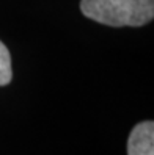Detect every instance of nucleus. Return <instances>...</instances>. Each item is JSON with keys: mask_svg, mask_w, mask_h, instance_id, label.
<instances>
[{"mask_svg": "<svg viewBox=\"0 0 154 155\" xmlns=\"http://www.w3.org/2000/svg\"><path fill=\"white\" fill-rule=\"evenodd\" d=\"M80 10L108 27H142L152 21L154 0H82Z\"/></svg>", "mask_w": 154, "mask_h": 155, "instance_id": "f257e3e1", "label": "nucleus"}, {"mask_svg": "<svg viewBox=\"0 0 154 155\" xmlns=\"http://www.w3.org/2000/svg\"><path fill=\"white\" fill-rule=\"evenodd\" d=\"M128 155H154V122L143 121L128 138Z\"/></svg>", "mask_w": 154, "mask_h": 155, "instance_id": "f03ea898", "label": "nucleus"}, {"mask_svg": "<svg viewBox=\"0 0 154 155\" xmlns=\"http://www.w3.org/2000/svg\"><path fill=\"white\" fill-rule=\"evenodd\" d=\"M13 78L11 69V55L6 45L0 41V86H5Z\"/></svg>", "mask_w": 154, "mask_h": 155, "instance_id": "7ed1b4c3", "label": "nucleus"}]
</instances>
